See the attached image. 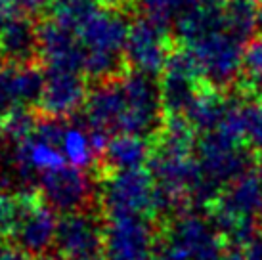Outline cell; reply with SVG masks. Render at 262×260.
Listing matches in <instances>:
<instances>
[{
  "label": "cell",
  "instance_id": "f546056e",
  "mask_svg": "<svg viewBox=\"0 0 262 260\" xmlns=\"http://www.w3.org/2000/svg\"><path fill=\"white\" fill-rule=\"evenodd\" d=\"M37 260H66V258H61L58 253H48V254H44V256H40V258Z\"/></svg>",
  "mask_w": 262,
  "mask_h": 260
},
{
  "label": "cell",
  "instance_id": "d6986e66",
  "mask_svg": "<svg viewBox=\"0 0 262 260\" xmlns=\"http://www.w3.org/2000/svg\"><path fill=\"white\" fill-rule=\"evenodd\" d=\"M61 151L69 165L86 168L96 155L90 132H84L79 126H67L66 136L61 140Z\"/></svg>",
  "mask_w": 262,
  "mask_h": 260
},
{
  "label": "cell",
  "instance_id": "4316f807",
  "mask_svg": "<svg viewBox=\"0 0 262 260\" xmlns=\"http://www.w3.org/2000/svg\"><path fill=\"white\" fill-rule=\"evenodd\" d=\"M245 249V260H262V235L256 233L253 239H249L243 245Z\"/></svg>",
  "mask_w": 262,
  "mask_h": 260
},
{
  "label": "cell",
  "instance_id": "cb8c5ba5",
  "mask_svg": "<svg viewBox=\"0 0 262 260\" xmlns=\"http://www.w3.org/2000/svg\"><path fill=\"white\" fill-rule=\"evenodd\" d=\"M21 17H31L25 12L21 0H0V29Z\"/></svg>",
  "mask_w": 262,
  "mask_h": 260
},
{
  "label": "cell",
  "instance_id": "4fadbf2b",
  "mask_svg": "<svg viewBox=\"0 0 262 260\" xmlns=\"http://www.w3.org/2000/svg\"><path fill=\"white\" fill-rule=\"evenodd\" d=\"M44 86V67L33 63H4L0 69V113L14 107H37Z\"/></svg>",
  "mask_w": 262,
  "mask_h": 260
},
{
  "label": "cell",
  "instance_id": "8fae6325",
  "mask_svg": "<svg viewBox=\"0 0 262 260\" xmlns=\"http://www.w3.org/2000/svg\"><path fill=\"white\" fill-rule=\"evenodd\" d=\"M37 40L38 61L44 69H67L82 73L84 48L71 27L61 25L48 15L46 19L37 23Z\"/></svg>",
  "mask_w": 262,
  "mask_h": 260
},
{
  "label": "cell",
  "instance_id": "1f68e13d",
  "mask_svg": "<svg viewBox=\"0 0 262 260\" xmlns=\"http://www.w3.org/2000/svg\"><path fill=\"white\" fill-rule=\"evenodd\" d=\"M256 230H258V233L262 235V210L258 212V216H256Z\"/></svg>",
  "mask_w": 262,
  "mask_h": 260
},
{
  "label": "cell",
  "instance_id": "277c9868",
  "mask_svg": "<svg viewBox=\"0 0 262 260\" xmlns=\"http://www.w3.org/2000/svg\"><path fill=\"white\" fill-rule=\"evenodd\" d=\"M103 239L105 216L88 207L59 216L54 245L66 260H103Z\"/></svg>",
  "mask_w": 262,
  "mask_h": 260
},
{
  "label": "cell",
  "instance_id": "f1b7e54d",
  "mask_svg": "<svg viewBox=\"0 0 262 260\" xmlns=\"http://www.w3.org/2000/svg\"><path fill=\"white\" fill-rule=\"evenodd\" d=\"M249 94H251V96H255L256 100H260V101H262V82H258V84H256V86L253 88V90H251Z\"/></svg>",
  "mask_w": 262,
  "mask_h": 260
},
{
  "label": "cell",
  "instance_id": "44dd1931",
  "mask_svg": "<svg viewBox=\"0 0 262 260\" xmlns=\"http://www.w3.org/2000/svg\"><path fill=\"white\" fill-rule=\"evenodd\" d=\"M23 207V193H10L0 189V239H10L19 220Z\"/></svg>",
  "mask_w": 262,
  "mask_h": 260
},
{
  "label": "cell",
  "instance_id": "ba28073f",
  "mask_svg": "<svg viewBox=\"0 0 262 260\" xmlns=\"http://www.w3.org/2000/svg\"><path fill=\"white\" fill-rule=\"evenodd\" d=\"M38 191L44 201L59 214L92 207L98 193L90 174L84 168L69 163L38 174Z\"/></svg>",
  "mask_w": 262,
  "mask_h": 260
},
{
  "label": "cell",
  "instance_id": "6da1fadb",
  "mask_svg": "<svg viewBox=\"0 0 262 260\" xmlns=\"http://www.w3.org/2000/svg\"><path fill=\"white\" fill-rule=\"evenodd\" d=\"M224 249L214 222L186 210L159 226L155 260H219Z\"/></svg>",
  "mask_w": 262,
  "mask_h": 260
},
{
  "label": "cell",
  "instance_id": "d4e9b609",
  "mask_svg": "<svg viewBox=\"0 0 262 260\" xmlns=\"http://www.w3.org/2000/svg\"><path fill=\"white\" fill-rule=\"evenodd\" d=\"M0 260H31V256L10 239H0Z\"/></svg>",
  "mask_w": 262,
  "mask_h": 260
},
{
  "label": "cell",
  "instance_id": "5bb4252c",
  "mask_svg": "<svg viewBox=\"0 0 262 260\" xmlns=\"http://www.w3.org/2000/svg\"><path fill=\"white\" fill-rule=\"evenodd\" d=\"M151 153V138L138 136V134H115L110 138L94 172H107V170H124L147 166Z\"/></svg>",
  "mask_w": 262,
  "mask_h": 260
},
{
  "label": "cell",
  "instance_id": "5b68a950",
  "mask_svg": "<svg viewBox=\"0 0 262 260\" xmlns=\"http://www.w3.org/2000/svg\"><path fill=\"white\" fill-rule=\"evenodd\" d=\"M172 31L149 19L147 15L136 17L130 23L124 46V58L130 69L147 75H161L172 52L176 50Z\"/></svg>",
  "mask_w": 262,
  "mask_h": 260
},
{
  "label": "cell",
  "instance_id": "ffe728a7",
  "mask_svg": "<svg viewBox=\"0 0 262 260\" xmlns=\"http://www.w3.org/2000/svg\"><path fill=\"white\" fill-rule=\"evenodd\" d=\"M262 82V35L249 40L243 52V67H241L239 88L243 92H251Z\"/></svg>",
  "mask_w": 262,
  "mask_h": 260
},
{
  "label": "cell",
  "instance_id": "7c38bea8",
  "mask_svg": "<svg viewBox=\"0 0 262 260\" xmlns=\"http://www.w3.org/2000/svg\"><path fill=\"white\" fill-rule=\"evenodd\" d=\"M124 88L121 75L107 80L94 82V88L88 92L84 103V119L88 130L103 134H119L124 117Z\"/></svg>",
  "mask_w": 262,
  "mask_h": 260
},
{
  "label": "cell",
  "instance_id": "836d02e7",
  "mask_svg": "<svg viewBox=\"0 0 262 260\" xmlns=\"http://www.w3.org/2000/svg\"><path fill=\"white\" fill-rule=\"evenodd\" d=\"M258 8H260V27H262V0H258Z\"/></svg>",
  "mask_w": 262,
  "mask_h": 260
},
{
  "label": "cell",
  "instance_id": "83f0119b",
  "mask_svg": "<svg viewBox=\"0 0 262 260\" xmlns=\"http://www.w3.org/2000/svg\"><path fill=\"white\" fill-rule=\"evenodd\" d=\"M219 260H245V249L243 245L235 243H226V249Z\"/></svg>",
  "mask_w": 262,
  "mask_h": 260
},
{
  "label": "cell",
  "instance_id": "2e32d148",
  "mask_svg": "<svg viewBox=\"0 0 262 260\" xmlns=\"http://www.w3.org/2000/svg\"><path fill=\"white\" fill-rule=\"evenodd\" d=\"M0 50L6 63H33L38 61L37 23L31 17L15 19L0 29Z\"/></svg>",
  "mask_w": 262,
  "mask_h": 260
},
{
  "label": "cell",
  "instance_id": "8992f818",
  "mask_svg": "<svg viewBox=\"0 0 262 260\" xmlns=\"http://www.w3.org/2000/svg\"><path fill=\"white\" fill-rule=\"evenodd\" d=\"M159 230L147 216H107L103 260H155Z\"/></svg>",
  "mask_w": 262,
  "mask_h": 260
},
{
  "label": "cell",
  "instance_id": "9c48e42d",
  "mask_svg": "<svg viewBox=\"0 0 262 260\" xmlns=\"http://www.w3.org/2000/svg\"><path fill=\"white\" fill-rule=\"evenodd\" d=\"M90 80L80 71L44 69V86L37 103L38 115L54 119H69L84 107L90 92Z\"/></svg>",
  "mask_w": 262,
  "mask_h": 260
},
{
  "label": "cell",
  "instance_id": "4dcf8cb0",
  "mask_svg": "<svg viewBox=\"0 0 262 260\" xmlns=\"http://www.w3.org/2000/svg\"><path fill=\"white\" fill-rule=\"evenodd\" d=\"M132 2H136V0H111V4H119V6H124V8H130L128 4H132Z\"/></svg>",
  "mask_w": 262,
  "mask_h": 260
},
{
  "label": "cell",
  "instance_id": "7402d4cb",
  "mask_svg": "<svg viewBox=\"0 0 262 260\" xmlns=\"http://www.w3.org/2000/svg\"><path fill=\"white\" fill-rule=\"evenodd\" d=\"M138 2L149 19L165 27H170L186 8V0H138Z\"/></svg>",
  "mask_w": 262,
  "mask_h": 260
},
{
  "label": "cell",
  "instance_id": "d6a6232c",
  "mask_svg": "<svg viewBox=\"0 0 262 260\" xmlns=\"http://www.w3.org/2000/svg\"><path fill=\"white\" fill-rule=\"evenodd\" d=\"M4 61H6V59H4V54H2V50H0V69L4 67Z\"/></svg>",
  "mask_w": 262,
  "mask_h": 260
},
{
  "label": "cell",
  "instance_id": "e0dca14e",
  "mask_svg": "<svg viewBox=\"0 0 262 260\" xmlns=\"http://www.w3.org/2000/svg\"><path fill=\"white\" fill-rule=\"evenodd\" d=\"M15 163L23 174H42L46 170H54L58 166L67 165L66 155L59 145L50 144L35 134L15 145Z\"/></svg>",
  "mask_w": 262,
  "mask_h": 260
},
{
  "label": "cell",
  "instance_id": "7a4b0ae2",
  "mask_svg": "<svg viewBox=\"0 0 262 260\" xmlns=\"http://www.w3.org/2000/svg\"><path fill=\"white\" fill-rule=\"evenodd\" d=\"M100 210L107 216H147L157 220L155 180L147 166L94 172Z\"/></svg>",
  "mask_w": 262,
  "mask_h": 260
},
{
  "label": "cell",
  "instance_id": "484cf974",
  "mask_svg": "<svg viewBox=\"0 0 262 260\" xmlns=\"http://www.w3.org/2000/svg\"><path fill=\"white\" fill-rule=\"evenodd\" d=\"M226 0H186V8L184 10H195V12H220L224 8ZM182 10V12H184Z\"/></svg>",
  "mask_w": 262,
  "mask_h": 260
},
{
  "label": "cell",
  "instance_id": "30bf717a",
  "mask_svg": "<svg viewBox=\"0 0 262 260\" xmlns=\"http://www.w3.org/2000/svg\"><path fill=\"white\" fill-rule=\"evenodd\" d=\"M163 109L167 117L184 115L197 92L205 86L201 73L182 46L172 52L159 79Z\"/></svg>",
  "mask_w": 262,
  "mask_h": 260
},
{
  "label": "cell",
  "instance_id": "3957f363",
  "mask_svg": "<svg viewBox=\"0 0 262 260\" xmlns=\"http://www.w3.org/2000/svg\"><path fill=\"white\" fill-rule=\"evenodd\" d=\"M245 46L247 44L230 35L222 23L182 44L197 71L201 73L205 84L226 92L239 82Z\"/></svg>",
  "mask_w": 262,
  "mask_h": 260
},
{
  "label": "cell",
  "instance_id": "603a6c76",
  "mask_svg": "<svg viewBox=\"0 0 262 260\" xmlns=\"http://www.w3.org/2000/svg\"><path fill=\"white\" fill-rule=\"evenodd\" d=\"M247 142L262 157V103L247 107Z\"/></svg>",
  "mask_w": 262,
  "mask_h": 260
},
{
  "label": "cell",
  "instance_id": "9a60e30c",
  "mask_svg": "<svg viewBox=\"0 0 262 260\" xmlns=\"http://www.w3.org/2000/svg\"><path fill=\"white\" fill-rule=\"evenodd\" d=\"M232 103L233 100L228 98L226 90H219V88L205 84L197 92L193 101L189 103L184 117L188 119V123L197 134H205V132L219 128L226 113L232 107Z\"/></svg>",
  "mask_w": 262,
  "mask_h": 260
},
{
  "label": "cell",
  "instance_id": "52a82bcc",
  "mask_svg": "<svg viewBox=\"0 0 262 260\" xmlns=\"http://www.w3.org/2000/svg\"><path fill=\"white\" fill-rule=\"evenodd\" d=\"M56 210L44 201L38 189L23 191V207L19 220L12 233V243L27 253L31 258H40L50 253L58 233Z\"/></svg>",
  "mask_w": 262,
  "mask_h": 260
},
{
  "label": "cell",
  "instance_id": "ac0fdd59",
  "mask_svg": "<svg viewBox=\"0 0 262 260\" xmlns=\"http://www.w3.org/2000/svg\"><path fill=\"white\" fill-rule=\"evenodd\" d=\"M222 27L243 44L253 40L260 27L258 0H226L222 8Z\"/></svg>",
  "mask_w": 262,
  "mask_h": 260
}]
</instances>
